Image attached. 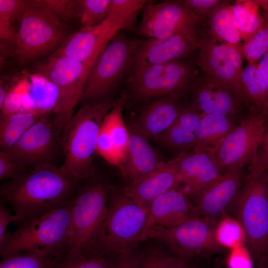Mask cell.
<instances>
[{"label":"cell","mask_w":268,"mask_h":268,"mask_svg":"<svg viewBox=\"0 0 268 268\" xmlns=\"http://www.w3.org/2000/svg\"><path fill=\"white\" fill-rule=\"evenodd\" d=\"M79 185L56 166H43L2 184L0 194L22 222L69 203Z\"/></svg>","instance_id":"1"},{"label":"cell","mask_w":268,"mask_h":268,"mask_svg":"<svg viewBox=\"0 0 268 268\" xmlns=\"http://www.w3.org/2000/svg\"><path fill=\"white\" fill-rule=\"evenodd\" d=\"M117 101L84 104L73 114L62 134L63 153L59 171L77 183L91 177L94 172V155L100 128L107 113Z\"/></svg>","instance_id":"2"},{"label":"cell","mask_w":268,"mask_h":268,"mask_svg":"<svg viewBox=\"0 0 268 268\" xmlns=\"http://www.w3.org/2000/svg\"><path fill=\"white\" fill-rule=\"evenodd\" d=\"M147 212L121 190L109 185L106 216L86 255L115 257L136 248L145 224Z\"/></svg>","instance_id":"3"},{"label":"cell","mask_w":268,"mask_h":268,"mask_svg":"<svg viewBox=\"0 0 268 268\" xmlns=\"http://www.w3.org/2000/svg\"><path fill=\"white\" fill-rule=\"evenodd\" d=\"M250 170L230 210L243 229L256 265L268 260V172L258 167Z\"/></svg>","instance_id":"4"},{"label":"cell","mask_w":268,"mask_h":268,"mask_svg":"<svg viewBox=\"0 0 268 268\" xmlns=\"http://www.w3.org/2000/svg\"><path fill=\"white\" fill-rule=\"evenodd\" d=\"M70 203L25 220L7 232L0 244L1 257L21 252L45 250L60 257L71 242Z\"/></svg>","instance_id":"5"},{"label":"cell","mask_w":268,"mask_h":268,"mask_svg":"<svg viewBox=\"0 0 268 268\" xmlns=\"http://www.w3.org/2000/svg\"><path fill=\"white\" fill-rule=\"evenodd\" d=\"M94 63H82L54 53L35 67V72L47 78L57 89L53 119L62 135L73 115L75 107L81 100Z\"/></svg>","instance_id":"6"},{"label":"cell","mask_w":268,"mask_h":268,"mask_svg":"<svg viewBox=\"0 0 268 268\" xmlns=\"http://www.w3.org/2000/svg\"><path fill=\"white\" fill-rule=\"evenodd\" d=\"M109 187L99 180L79 185L70 202L71 236L66 252L86 255L106 216Z\"/></svg>","instance_id":"7"},{"label":"cell","mask_w":268,"mask_h":268,"mask_svg":"<svg viewBox=\"0 0 268 268\" xmlns=\"http://www.w3.org/2000/svg\"><path fill=\"white\" fill-rule=\"evenodd\" d=\"M19 20L14 53L21 63L44 56L65 39L64 23L37 0H29Z\"/></svg>","instance_id":"8"},{"label":"cell","mask_w":268,"mask_h":268,"mask_svg":"<svg viewBox=\"0 0 268 268\" xmlns=\"http://www.w3.org/2000/svg\"><path fill=\"white\" fill-rule=\"evenodd\" d=\"M195 62L182 59L140 68L131 73L130 88L139 99L188 94L198 70Z\"/></svg>","instance_id":"9"},{"label":"cell","mask_w":268,"mask_h":268,"mask_svg":"<svg viewBox=\"0 0 268 268\" xmlns=\"http://www.w3.org/2000/svg\"><path fill=\"white\" fill-rule=\"evenodd\" d=\"M215 226L207 220L197 217L173 227L153 226L146 232L145 239L161 242L175 256L192 259L207 257L223 249L216 240Z\"/></svg>","instance_id":"10"},{"label":"cell","mask_w":268,"mask_h":268,"mask_svg":"<svg viewBox=\"0 0 268 268\" xmlns=\"http://www.w3.org/2000/svg\"><path fill=\"white\" fill-rule=\"evenodd\" d=\"M99 56L88 76L80 101L95 104L110 101L107 97L129 68L133 41L114 37Z\"/></svg>","instance_id":"11"},{"label":"cell","mask_w":268,"mask_h":268,"mask_svg":"<svg viewBox=\"0 0 268 268\" xmlns=\"http://www.w3.org/2000/svg\"><path fill=\"white\" fill-rule=\"evenodd\" d=\"M243 46L225 43L208 29L204 30L199 34V52L195 63L199 69L223 82L247 104L241 82L244 58Z\"/></svg>","instance_id":"12"},{"label":"cell","mask_w":268,"mask_h":268,"mask_svg":"<svg viewBox=\"0 0 268 268\" xmlns=\"http://www.w3.org/2000/svg\"><path fill=\"white\" fill-rule=\"evenodd\" d=\"M268 113L250 114L227 134L212 153L223 173L256 165Z\"/></svg>","instance_id":"13"},{"label":"cell","mask_w":268,"mask_h":268,"mask_svg":"<svg viewBox=\"0 0 268 268\" xmlns=\"http://www.w3.org/2000/svg\"><path fill=\"white\" fill-rule=\"evenodd\" d=\"M201 22L181 0L158 3L147 1L136 30L139 35L147 38H163L177 34L199 38L198 27Z\"/></svg>","instance_id":"14"},{"label":"cell","mask_w":268,"mask_h":268,"mask_svg":"<svg viewBox=\"0 0 268 268\" xmlns=\"http://www.w3.org/2000/svg\"><path fill=\"white\" fill-rule=\"evenodd\" d=\"M61 150L63 151L62 135L48 113L30 127L15 144L3 151L22 165L33 169L56 166L55 160Z\"/></svg>","instance_id":"15"},{"label":"cell","mask_w":268,"mask_h":268,"mask_svg":"<svg viewBox=\"0 0 268 268\" xmlns=\"http://www.w3.org/2000/svg\"><path fill=\"white\" fill-rule=\"evenodd\" d=\"M188 94L189 103L203 114L224 115L239 123L250 114L246 103L226 84L199 69Z\"/></svg>","instance_id":"16"},{"label":"cell","mask_w":268,"mask_h":268,"mask_svg":"<svg viewBox=\"0 0 268 268\" xmlns=\"http://www.w3.org/2000/svg\"><path fill=\"white\" fill-rule=\"evenodd\" d=\"M122 29H126L124 22L109 13L100 23L81 27L67 36L54 54L82 63H95L108 42Z\"/></svg>","instance_id":"17"},{"label":"cell","mask_w":268,"mask_h":268,"mask_svg":"<svg viewBox=\"0 0 268 268\" xmlns=\"http://www.w3.org/2000/svg\"><path fill=\"white\" fill-rule=\"evenodd\" d=\"M245 176L244 168L224 172L205 188L190 196L194 199L199 216L216 225L231 209Z\"/></svg>","instance_id":"18"},{"label":"cell","mask_w":268,"mask_h":268,"mask_svg":"<svg viewBox=\"0 0 268 268\" xmlns=\"http://www.w3.org/2000/svg\"><path fill=\"white\" fill-rule=\"evenodd\" d=\"M199 38L177 34L133 41L131 73L147 67L185 59L198 48Z\"/></svg>","instance_id":"19"},{"label":"cell","mask_w":268,"mask_h":268,"mask_svg":"<svg viewBox=\"0 0 268 268\" xmlns=\"http://www.w3.org/2000/svg\"><path fill=\"white\" fill-rule=\"evenodd\" d=\"M181 154L130 182L122 192L147 214L149 206L155 199L168 191L177 188L178 166Z\"/></svg>","instance_id":"20"},{"label":"cell","mask_w":268,"mask_h":268,"mask_svg":"<svg viewBox=\"0 0 268 268\" xmlns=\"http://www.w3.org/2000/svg\"><path fill=\"white\" fill-rule=\"evenodd\" d=\"M223 173L213 154L190 151L181 154L176 189L187 196L201 191Z\"/></svg>","instance_id":"21"},{"label":"cell","mask_w":268,"mask_h":268,"mask_svg":"<svg viewBox=\"0 0 268 268\" xmlns=\"http://www.w3.org/2000/svg\"><path fill=\"white\" fill-rule=\"evenodd\" d=\"M199 217L195 204L188 196L176 189L164 193L151 204L144 227L142 241L152 227H170Z\"/></svg>","instance_id":"22"},{"label":"cell","mask_w":268,"mask_h":268,"mask_svg":"<svg viewBox=\"0 0 268 268\" xmlns=\"http://www.w3.org/2000/svg\"><path fill=\"white\" fill-rule=\"evenodd\" d=\"M129 141L123 163L119 167L124 177L134 181L153 171L165 161L134 126L128 128Z\"/></svg>","instance_id":"23"},{"label":"cell","mask_w":268,"mask_h":268,"mask_svg":"<svg viewBox=\"0 0 268 268\" xmlns=\"http://www.w3.org/2000/svg\"><path fill=\"white\" fill-rule=\"evenodd\" d=\"M181 98L169 95L154 100L144 109L134 125L146 138H155L177 120L184 106Z\"/></svg>","instance_id":"24"},{"label":"cell","mask_w":268,"mask_h":268,"mask_svg":"<svg viewBox=\"0 0 268 268\" xmlns=\"http://www.w3.org/2000/svg\"><path fill=\"white\" fill-rule=\"evenodd\" d=\"M240 123L228 116L218 114H203L194 132V152L212 153L225 136Z\"/></svg>","instance_id":"25"},{"label":"cell","mask_w":268,"mask_h":268,"mask_svg":"<svg viewBox=\"0 0 268 268\" xmlns=\"http://www.w3.org/2000/svg\"><path fill=\"white\" fill-rule=\"evenodd\" d=\"M241 82L250 114L267 113V88L258 63L248 65L243 69Z\"/></svg>","instance_id":"26"},{"label":"cell","mask_w":268,"mask_h":268,"mask_svg":"<svg viewBox=\"0 0 268 268\" xmlns=\"http://www.w3.org/2000/svg\"><path fill=\"white\" fill-rule=\"evenodd\" d=\"M44 115L24 110L12 113L0 112V149L4 150L13 146L30 127Z\"/></svg>","instance_id":"27"},{"label":"cell","mask_w":268,"mask_h":268,"mask_svg":"<svg viewBox=\"0 0 268 268\" xmlns=\"http://www.w3.org/2000/svg\"><path fill=\"white\" fill-rule=\"evenodd\" d=\"M125 101L124 96L117 101L115 106L107 113L103 121L113 143L119 162L118 167L125 159L129 141L128 128L123 118V109Z\"/></svg>","instance_id":"28"},{"label":"cell","mask_w":268,"mask_h":268,"mask_svg":"<svg viewBox=\"0 0 268 268\" xmlns=\"http://www.w3.org/2000/svg\"><path fill=\"white\" fill-rule=\"evenodd\" d=\"M229 1L224 0L207 19L208 30L220 40L233 45H240L241 38L235 24Z\"/></svg>","instance_id":"29"},{"label":"cell","mask_w":268,"mask_h":268,"mask_svg":"<svg viewBox=\"0 0 268 268\" xmlns=\"http://www.w3.org/2000/svg\"><path fill=\"white\" fill-rule=\"evenodd\" d=\"M259 7L255 0H238L231 5L235 24L244 42L254 35L263 24L265 15H261Z\"/></svg>","instance_id":"30"},{"label":"cell","mask_w":268,"mask_h":268,"mask_svg":"<svg viewBox=\"0 0 268 268\" xmlns=\"http://www.w3.org/2000/svg\"><path fill=\"white\" fill-rule=\"evenodd\" d=\"M59 257L45 250H32L2 256L0 268H48Z\"/></svg>","instance_id":"31"},{"label":"cell","mask_w":268,"mask_h":268,"mask_svg":"<svg viewBox=\"0 0 268 268\" xmlns=\"http://www.w3.org/2000/svg\"><path fill=\"white\" fill-rule=\"evenodd\" d=\"M154 138L162 145L176 153V156L191 151L195 143L194 132L184 129L177 120Z\"/></svg>","instance_id":"32"},{"label":"cell","mask_w":268,"mask_h":268,"mask_svg":"<svg viewBox=\"0 0 268 268\" xmlns=\"http://www.w3.org/2000/svg\"><path fill=\"white\" fill-rule=\"evenodd\" d=\"M217 243L222 248L232 249L245 245V236L243 229L234 217L224 215L217 222L214 229Z\"/></svg>","instance_id":"33"},{"label":"cell","mask_w":268,"mask_h":268,"mask_svg":"<svg viewBox=\"0 0 268 268\" xmlns=\"http://www.w3.org/2000/svg\"><path fill=\"white\" fill-rule=\"evenodd\" d=\"M115 257L65 252L56 260L50 268H109Z\"/></svg>","instance_id":"34"},{"label":"cell","mask_w":268,"mask_h":268,"mask_svg":"<svg viewBox=\"0 0 268 268\" xmlns=\"http://www.w3.org/2000/svg\"><path fill=\"white\" fill-rule=\"evenodd\" d=\"M78 18L81 27L95 26L108 16L111 0H77Z\"/></svg>","instance_id":"35"},{"label":"cell","mask_w":268,"mask_h":268,"mask_svg":"<svg viewBox=\"0 0 268 268\" xmlns=\"http://www.w3.org/2000/svg\"><path fill=\"white\" fill-rule=\"evenodd\" d=\"M264 15L262 26L244 42L243 51L248 65L258 63L268 50V14Z\"/></svg>","instance_id":"36"},{"label":"cell","mask_w":268,"mask_h":268,"mask_svg":"<svg viewBox=\"0 0 268 268\" xmlns=\"http://www.w3.org/2000/svg\"><path fill=\"white\" fill-rule=\"evenodd\" d=\"M145 0H111L109 13L120 19L127 30H133L138 14L145 7Z\"/></svg>","instance_id":"37"},{"label":"cell","mask_w":268,"mask_h":268,"mask_svg":"<svg viewBox=\"0 0 268 268\" xmlns=\"http://www.w3.org/2000/svg\"><path fill=\"white\" fill-rule=\"evenodd\" d=\"M43 7L61 20L78 17L77 0H37Z\"/></svg>","instance_id":"38"},{"label":"cell","mask_w":268,"mask_h":268,"mask_svg":"<svg viewBox=\"0 0 268 268\" xmlns=\"http://www.w3.org/2000/svg\"><path fill=\"white\" fill-rule=\"evenodd\" d=\"M96 151L109 163L118 166L119 162L113 143L107 128L103 122L97 138Z\"/></svg>","instance_id":"39"},{"label":"cell","mask_w":268,"mask_h":268,"mask_svg":"<svg viewBox=\"0 0 268 268\" xmlns=\"http://www.w3.org/2000/svg\"><path fill=\"white\" fill-rule=\"evenodd\" d=\"M28 2L29 0H0V22L13 24L15 19H19Z\"/></svg>","instance_id":"40"},{"label":"cell","mask_w":268,"mask_h":268,"mask_svg":"<svg viewBox=\"0 0 268 268\" xmlns=\"http://www.w3.org/2000/svg\"><path fill=\"white\" fill-rule=\"evenodd\" d=\"M225 263L227 268H255V263L245 245L230 249Z\"/></svg>","instance_id":"41"},{"label":"cell","mask_w":268,"mask_h":268,"mask_svg":"<svg viewBox=\"0 0 268 268\" xmlns=\"http://www.w3.org/2000/svg\"><path fill=\"white\" fill-rule=\"evenodd\" d=\"M224 0H182V4L202 21L208 19L214 10Z\"/></svg>","instance_id":"42"},{"label":"cell","mask_w":268,"mask_h":268,"mask_svg":"<svg viewBox=\"0 0 268 268\" xmlns=\"http://www.w3.org/2000/svg\"><path fill=\"white\" fill-rule=\"evenodd\" d=\"M146 252L136 248L117 256L109 268H140Z\"/></svg>","instance_id":"43"},{"label":"cell","mask_w":268,"mask_h":268,"mask_svg":"<svg viewBox=\"0 0 268 268\" xmlns=\"http://www.w3.org/2000/svg\"><path fill=\"white\" fill-rule=\"evenodd\" d=\"M22 165L3 150L0 151V179H12L26 172Z\"/></svg>","instance_id":"44"},{"label":"cell","mask_w":268,"mask_h":268,"mask_svg":"<svg viewBox=\"0 0 268 268\" xmlns=\"http://www.w3.org/2000/svg\"><path fill=\"white\" fill-rule=\"evenodd\" d=\"M203 115L190 103L184 104L177 121L184 129L195 132Z\"/></svg>","instance_id":"45"},{"label":"cell","mask_w":268,"mask_h":268,"mask_svg":"<svg viewBox=\"0 0 268 268\" xmlns=\"http://www.w3.org/2000/svg\"><path fill=\"white\" fill-rule=\"evenodd\" d=\"M23 98V94L19 91L13 87L10 88L0 106L1 112L12 113L22 111Z\"/></svg>","instance_id":"46"},{"label":"cell","mask_w":268,"mask_h":268,"mask_svg":"<svg viewBox=\"0 0 268 268\" xmlns=\"http://www.w3.org/2000/svg\"><path fill=\"white\" fill-rule=\"evenodd\" d=\"M168 256L161 249L151 248L146 252L140 268H162Z\"/></svg>","instance_id":"47"},{"label":"cell","mask_w":268,"mask_h":268,"mask_svg":"<svg viewBox=\"0 0 268 268\" xmlns=\"http://www.w3.org/2000/svg\"><path fill=\"white\" fill-rule=\"evenodd\" d=\"M256 167L263 169L268 172V120L262 139L258 148L256 165L255 167Z\"/></svg>","instance_id":"48"},{"label":"cell","mask_w":268,"mask_h":268,"mask_svg":"<svg viewBox=\"0 0 268 268\" xmlns=\"http://www.w3.org/2000/svg\"><path fill=\"white\" fill-rule=\"evenodd\" d=\"M19 221V218L12 214L3 202L0 205V244L3 241L6 234V228L12 222Z\"/></svg>","instance_id":"49"},{"label":"cell","mask_w":268,"mask_h":268,"mask_svg":"<svg viewBox=\"0 0 268 268\" xmlns=\"http://www.w3.org/2000/svg\"><path fill=\"white\" fill-rule=\"evenodd\" d=\"M162 268H199L192 259L168 256Z\"/></svg>","instance_id":"50"},{"label":"cell","mask_w":268,"mask_h":268,"mask_svg":"<svg viewBox=\"0 0 268 268\" xmlns=\"http://www.w3.org/2000/svg\"><path fill=\"white\" fill-rule=\"evenodd\" d=\"M260 70L265 79L268 92V105L267 111L268 113V50L258 63Z\"/></svg>","instance_id":"51"},{"label":"cell","mask_w":268,"mask_h":268,"mask_svg":"<svg viewBox=\"0 0 268 268\" xmlns=\"http://www.w3.org/2000/svg\"><path fill=\"white\" fill-rule=\"evenodd\" d=\"M255 268H268V260L263 259L260 260L255 265Z\"/></svg>","instance_id":"52"},{"label":"cell","mask_w":268,"mask_h":268,"mask_svg":"<svg viewBox=\"0 0 268 268\" xmlns=\"http://www.w3.org/2000/svg\"><path fill=\"white\" fill-rule=\"evenodd\" d=\"M257 4L265 10H268V0H255Z\"/></svg>","instance_id":"53"},{"label":"cell","mask_w":268,"mask_h":268,"mask_svg":"<svg viewBox=\"0 0 268 268\" xmlns=\"http://www.w3.org/2000/svg\"><path fill=\"white\" fill-rule=\"evenodd\" d=\"M52 265H51V266H52ZM51 266H50L49 268H50L51 267Z\"/></svg>","instance_id":"54"},{"label":"cell","mask_w":268,"mask_h":268,"mask_svg":"<svg viewBox=\"0 0 268 268\" xmlns=\"http://www.w3.org/2000/svg\"></svg>","instance_id":"55"}]
</instances>
